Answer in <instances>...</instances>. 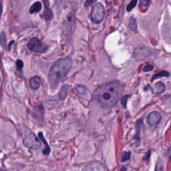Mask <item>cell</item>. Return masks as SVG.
Segmentation results:
<instances>
[{
  "label": "cell",
  "mask_w": 171,
  "mask_h": 171,
  "mask_svg": "<svg viewBox=\"0 0 171 171\" xmlns=\"http://www.w3.org/2000/svg\"><path fill=\"white\" fill-rule=\"evenodd\" d=\"M122 93L121 85L115 82L98 87L94 92V97L100 106L104 108H109L116 104Z\"/></svg>",
  "instance_id": "6da1fadb"
},
{
  "label": "cell",
  "mask_w": 171,
  "mask_h": 171,
  "mask_svg": "<svg viewBox=\"0 0 171 171\" xmlns=\"http://www.w3.org/2000/svg\"><path fill=\"white\" fill-rule=\"evenodd\" d=\"M72 65V60L70 58L59 59L50 68L48 80L50 88L54 89L59 85L66 76Z\"/></svg>",
  "instance_id": "7a4b0ae2"
},
{
  "label": "cell",
  "mask_w": 171,
  "mask_h": 171,
  "mask_svg": "<svg viewBox=\"0 0 171 171\" xmlns=\"http://www.w3.org/2000/svg\"><path fill=\"white\" fill-rule=\"evenodd\" d=\"M105 10L102 3H97L93 6L90 14V19L94 24H100L104 18Z\"/></svg>",
  "instance_id": "3957f363"
},
{
  "label": "cell",
  "mask_w": 171,
  "mask_h": 171,
  "mask_svg": "<svg viewBox=\"0 0 171 171\" xmlns=\"http://www.w3.org/2000/svg\"><path fill=\"white\" fill-rule=\"evenodd\" d=\"M28 47L29 50L39 54H42L47 50V46L42 43L38 38H32L28 43Z\"/></svg>",
  "instance_id": "277c9868"
},
{
  "label": "cell",
  "mask_w": 171,
  "mask_h": 171,
  "mask_svg": "<svg viewBox=\"0 0 171 171\" xmlns=\"http://www.w3.org/2000/svg\"><path fill=\"white\" fill-rule=\"evenodd\" d=\"M23 141L25 146L33 147L38 142V140L36 136L32 132L31 130L25 128L23 129L22 133Z\"/></svg>",
  "instance_id": "5b68a950"
},
{
  "label": "cell",
  "mask_w": 171,
  "mask_h": 171,
  "mask_svg": "<svg viewBox=\"0 0 171 171\" xmlns=\"http://www.w3.org/2000/svg\"><path fill=\"white\" fill-rule=\"evenodd\" d=\"M82 171H108V169L100 162L93 161L88 164Z\"/></svg>",
  "instance_id": "8992f818"
},
{
  "label": "cell",
  "mask_w": 171,
  "mask_h": 171,
  "mask_svg": "<svg viewBox=\"0 0 171 171\" xmlns=\"http://www.w3.org/2000/svg\"><path fill=\"white\" fill-rule=\"evenodd\" d=\"M161 116L158 112H152L146 118L147 123L150 126H155L160 122Z\"/></svg>",
  "instance_id": "52a82bcc"
},
{
  "label": "cell",
  "mask_w": 171,
  "mask_h": 171,
  "mask_svg": "<svg viewBox=\"0 0 171 171\" xmlns=\"http://www.w3.org/2000/svg\"><path fill=\"white\" fill-rule=\"evenodd\" d=\"M134 57L137 60H144L149 55V51L144 47H140L135 51Z\"/></svg>",
  "instance_id": "ba28073f"
},
{
  "label": "cell",
  "mask_w": 171,
  "mask_h": 171,
  "mask_svg": "<svg viewBox=\"0 0 171 171\" xmlns=\"http://www.w3.org/2000/svg\"><path fill=\"white\" fill-rule=\"evenodd\" d=\"M41 84V79L38 76H34L30 78L29 80V86L32 90H36L39 88Z\"/></svg>",
  "instance_id": "9c48e42d"
},
{
  "label": "cell",
  "mask_w": 171,
  "mask_h": 171,
  "mask_svg": "<svg viewBox=\"0 0 171 171\" xmlns=\"http://www.w3.org/2000/svg\"><path fill=\"white\" fill-rule=\"evenodd\" d=\"M165 86L162 82H158L152 88L153 93L155 94H160L164 91Z\"/></svg>",
  "instance_id": "30bf717a"
},
{
  "label": "cell",
  "mask_w": 171,
  "mask_h": 171,
  "mask_svg": "<svg viewBox=\"0 0 171 171\" xmlns=\"http://www.w3.org/2000/svg\"><path fill=\"white\" fill-rule=\"evenodd\" d=\"M38 136H39V139H40L41 141H42L43 144H44V145H45V146H46L45 150L43 151V154H44V155H49V154H50V146H49V145H48V144H47V141L46 140V139L44 138V137H43V134H42V133H39Z\"/></svg>",
  "instance_id": "8fae6325"
},
{
  "label": "cell",
  "mask_w": 171,
  "mask_h": 171,
  "mask_svg": "<svg viewBox=\"0 0 171 171\" xmlns=\"http://www.w3.org/2000/svg\"><path fill=\"white\" fill-rule=\"evenodd\" d=\"M42 3L39 2H35L29 9L30 14H36V13L39 12L42 9Z\"/></svg>",
  "instance_id": "7c38bea8"
},
{
  "label": "cell",
  "mask_w": 171,
  "mask_h": 171,
  "mask_svg": "<svg viewBox=\"0 0 171 171\" xmlns=\"http://www.w3.org/2000/svg\"><path fill=\"white\" fill-rule=\"evenodd\" d=\"M129 25L130 29L133 30V31H137V21H136L135 18L134 17H131L130 20V22H129Z\"/></svg>",
  "instance_id": "4fadbf2b"
},
{
  "label": "cell",
  "mask_w": 171,
  "mask_h": 171,
  "mask_svg": "<svg viewBox=\"0 0 171 171\" xmlns=\"http://www.w3.org/2000/svg\"><path fill=\"white\" fill-rule=\"evenodd\" d=\"M130 158V152H124L121 155V162L124 163V162L128 160Z\"/></svg>",
  "instance_id": "5bb4252c"
},
{
  "label": "cell",
  "mask_w": 171,
  "mask_h": 171,
  "mask_svg": "<svg viewBox=\"0 0 171 171\" xmlns=\"http://www.w3.org/2000/svg\"><path fill=\"white\" fill-rule=\"evenodd\" d=\"M169 72H166V71H162L161 72H159V73H157L156 74H155L154 76H153L152 77V80L154 78H159V77H163V76H169Z\"/></svg>",
  "instance_id": "9a60e30c"
},
{
  "label": "cell",
  "mask_w": 171,
  "mask_h": 171,
  "mask_svg": "<svg viewBox=\"0 0 171 171\" xmlns=\"http://www.w3.org/2000/svg\"><path fill=\"white\" fill-rule=\"evenodd\" d=\"M137 3V1H134L133 0V1L130 2V3L128 4V6H127V7H126V10L128 11H130L135 7L136 4Z\"/></svg>",
  "instance_id": "2e32d148"
},
{
  "label": "cell",
  "mask_w": 171,
  "mask_h": 171,
  "mask_svg": "<svg viewBox=\"0 0 171 171\" xmlns=\"http://www.w3.org/2000/svg\"><path fill=\"white\" fill-rule=\"evenodd\" d=\"M6 39V35L5 32H2L1 36H0V44L2 45V46H4V45H5Z\"/></svg>",
  "instance_id": "e0dca14e"
},
{
  "label": "cell",
  "mask_w": 171,
  "mask_h": 171,
  "mask_svg": "<svg viewBox=\"0 0 171 171\" xmlns=\"http://www.w3.org/2000/svg\"><path fill=\"white\" fill-rule=\"evenodd\" d=\"M149 3H150V2L148 1V0H142L140 2V7H141L142 10H145L148 7Z\"/></svg>",
  "instance_id": "ac0fdd59"
},
{
  "label": "cell",
  "mask_w": 171,
  "mask_h": 171,
  "mask_svg": "<svg viewBox=\"0 0 171 171\" xmlns=\"http://www.w3.org/2000/svg\"><path fill=\"white\" fill-rule=\"evenodd\" d=\"M16 65H17V69L20 70V71H21V70H22L23 67H24V63L21 60H18L16 62Z\"/></svg>",
  "instance_id": "d6986e66"
},
{
  "label": "cell",
  "mask_w": 171,
  "mask_h": 171,
  "mask_svg": "<svg viewBox=\"0 0 171 171\" xmlns=\"http://www.w3.org/2000/svg\"><path fill=\"white\" fill-rule=\"evenodd\" d=\"M155 171H163V166L161 163H158L156 168H155Z\"/></svg>",
  "instance_id": "ffe728a7"
},
{
  "label": "cell",
  "mask_w": 171,
  "mask_h": 171,
  "mask_svg": "<svg viewBox=\"0 0 171 171\" xmlns=\"http://www.w3.org/2000/svg\"><path fill=\"white\" fill-rule=\"evenodd\" d=\"M152 69H153V65L151 64H148L146 65V66H144L143 70L144 72H148V71H151V70H152Z\"/></svg>",
  "instance_id": "44dd1931"
},
{
  "label": "cell",
  "mask_w": 171,
  "mask_h": 171,
  "mask_svg": "<svg viewBox=\"0 0 171 171\" xmlns=\"http://www.w3.org/2000/svg\"><path fill=\"white\" fill-rule=\"evenodd\" d=\"M128 98V96H123V98H122V104L123 105L124 107H126V101Z\"/></svg>",
  "instance_id": "7402d4cb"
},
{
  "label": "cell",
  "mask_w": 171,
  "mask_h": 171,
  "mask_svg": "<svg viewBox=\"0 0 171 171\" xmlns=\"http://www.w3.org/2000/svg\"><path fill=\"white\" fill-rule=\"evenodd\" d=\"M94 3V1H90V0H88V1H86L85 2V6L86 7H88V6H90L92 3Z\"/></svg>",
  "instance_id": "603a6c76"
},
{
  "label": "cell",
  "mask_w": 171,
  "mask_h": 171,
  "mask_svg": "<svg viewBox=\"0 0 171 171\" xmlns=\"http://www.w3.org/2000/svg\"><path fill=\"white\" fill-rule=\"evenodd\" d=\"M168 154H169V157H170V159H171V146H170V148H169Z\"/></svg>",
  "instance_id": "cb8c5ba5"
},
{
  "label": "cell",
  "mask_w": 171,
  "mask_h": 171,
  "mask_svg": "<svg viewBox=\"0 0 171 171\" xmlns=\"http://www.w3.org/2000/svg\"><path fill=\"white\" fill-rule=\"evenodd\" d=\"M14 43V41H11L10 43V44H9V49H11V45L13 44V43Z\"/></svg>",
  "instance_id": "d4e9b609"
},
{
  "label": "cell",
  "mask_w": 171,
  "mask_h": 171,
  "mask_svg": "<svg viewBox=\"0 0 171 171\" xmlns=\"http://www.w3.org/2000/svg\"><path fill=\"white\" fill-rule=\"evenodd\" d=\"M120 171H126V167H122Z\"/></svg>",
  "instance_id": "484cf974"
},
{
  "label": "cell",
  "mask_w": 171,
  "mask_h": 171,
  "mask_svg": "<svg viewBox=\"0 0 171 171\" xmlns=\"http://www.w3.org/2000/svg\"><path fill=\"white\" fill-rule=\"evenodd\" d=\"M2 6H0V16H1V15H2Z\"/></svg>",
  "instance_id": "4316f807"
},
{
  "label": "cell",
  "mask_w": 171,
  "mask_h": 171,
  "mask_svg": "<svg viewBox=\"0 0 171 171\" xmlns=\"http://www.w3.org/2000/svg\"><path fill=\"white\" fill-rule=\"evenodd\" d=\"M0 80H1V79H0Z\"/></svg>",
  "instance_id": "83f0119b"
}]
</instances>
